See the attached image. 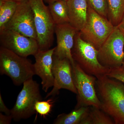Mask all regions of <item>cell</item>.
Here are the masks:
<instances>
[{"instance_id": "obj_1", "label": "cell", "mask_w": 124, "mask_h": 124, "mask_svg": "<svg viewBox=\"0 0 124 124\" xmlns=\"http://www.w3.org/2000/svg\"><path fill=\"white\" fill-rule=\"evenodd\" d=\"M96 91L101 109L114 120L115 124H124V84L107 75L97 78Z\"/></svg>"}, {"instance_id": "obj_2", "label": "cell", "mask_w": 124, "mask_h": 124, "mask_svg": "<svg viewBox=\"0 0 124 124\" xmlns=\"http://www.w3.org/2000/svg\"><path fill=\"white\" fill-rule=\"evenodd\" d=\"M0 74L8 76L14 84L17 86L23 84L35 75L33 64L30 60L1 46Z\"/></svg>"}, {"instance_id": "obj_3", "label": "cell", "mask_w": 124, "mask_h": 124, "mask_svg": "<svg viewBox=\"0 0 124 124\" xmlns=\"http://www.w3.org/2000/svg\"><path fill=\"white\" fill-rule=\"evenodd\" d=\"M72 54L75 62L83 70L95 77L107 75L110 70L99 62L98 50L82 39L79 31H78L74 37Z\"/></svg>"}, {"instance_id": "obj_4", "label": "cell", "mask_w": 124, "mask_h": 124, "mask_svg": "<svg viewBox=\"0 0 124 124\" xmlns=\"http://www.w3.org/2000/svg\"><path fill=\"white\" fill-rule=\"evenodd\" d=\"M34 15V23L40 50L50 49L53 43L55 24L44 0H29Z\"/></svg>"}, {"instance_id": "obj_5", "label": "cell", "mask_w": 124, "mask_h": 124, "mask_svg": "<svg viewBox=\"0 0 124 124\" xmlns=\"http://www.w3.org/2000/svg\"><path fill=\"white\" fill-rule=\"evenodd\" d=\"M72 66L73 82L77 93L75 108L93 106L101 108L95 87L97 77L86 73L76 62Z\"/></svg>"}, {"instance_id": "obj_6", "label": "cell", "mask_w": 124, "mask_h": 124, "mask_svg": "<svg viewBox=\"0 0 124 124\" xmlns=\"http://www.w3.org/2000/svg\"><path fill=\"white\" fill-rule=\"evenodd\" d=\"M115 27L108 19L100 15L88 6L86 23L79 31L81 37L99 50Z\"/></svg>"}, {"instance_id": "obj_7", "label": "cell", "mask_w": 124, "mask_h": 124, "mask_svg": "<svg viewBox=\"0 0 124 124\" xmlns=\"http://www.w3.org/2000/svg\"><path fill=\"white\" fill-rule=\"evenodd\" d=\"M23 84L14 106L11 109V115L16 122L27 119L33 116L36 112L34 109L36 102L42 100L39 85L32 78Z\"/></svg>"}, {"instance_id": "obj_8", "label": "cell", "mask_w": 124, "mask_h": 124, "mask_svg": "<svg viewBox=\"0 0 124 124\" xmlns=\"http://www.w3.org/2000/svg\"><path fill=\"white\" fill-rule=\"evenodd\" d=\"M98 57L101 64L108 69L122 66L124 59V35L117 26L98 50Z\"/></svg>"}, {"instance_id": "obj_9", "label": "cell", "mask_w": 124, "mask_h": 124, "mask_svg": "<svg viewBox=\"0 0 124 124\" xmlns=\"http://www.w3.org/2000/svg\"><path fill=\"white\" fill-rule=\"evenodd\" d=\"M0 42L1 46L24 57L34 55L39 50L36 40L10 29L0 31Z\"/></svg>"}, {"instance_id": "obj_10", "label": "cell", "mask_w": 124, "mask_h": 124, "mask_svg": "<svg viewBox=\"0 0 124 124\" xmlns=\"http://www.w3.org/2000/svg\"><path fill=\"white\" fill-rule=\"evenodd\" d=\"M53 73L54 81L52 90L47 94L46 98L55 97L61 89H65L77 94L72 75V66L67 59H60L53 55Z\"/></svg>"}, {"instance_id": "obj_11", "label": "cell", "mask_w": 124, "mask_h": 124, "mask_svg": "<svg viewBox=\"0 0 124 124\" xmlns=\"http://www.w3.org/2000/svg\"><path fill=\"white\" fill-rule=\"evenodd\" d=\"M5 29L13 30L26 36L37 39L33 11L29 1L19 3L14 14Z\"/></svg>"}, {"instance_id": "obj_12", "label": "cell", "mask_w": 124, "mask_h": 124, "mask_svg": "<svg viewBox=\"0 0 124 124\" xmlns=\"http://www.w3.org/2000/svg\"><path fill=\"white\" fill-rule=\"evenodd\" d=\"M77 31L70 23L55 25L57 45L54 55L60 59H69L72 66L75 63L72 57V50L74 45V37Z\"/></svg>"}, {"instance_id": "obj_13", "label": "cell", "mask_w": 124, "mask_h": 124, "mask_svg": "<svg viewBox=\"0 0 124 124\" xmlns=\"http://www.w3.org/2000/svg\"><path fill=\"white\" fill-rule=\"evenodd\" d=\"M55 48L54 47L47 50H39L34 55L35 59V62L33 64L35 75L41 79L42 89L45 93L54 85L53 66Z\"/></svg>"}, {"instance_id": "obj_14", "label": "cell", "mask_w": 124, "mask_h": 124, "mask_svg": "<svg viewBox=\"0 0 124 124\" xmlns=\"http://www.w3.org/2000/svg\"><path fill=\"white\" fill-rule=\"evenodd\" d=\"M70 23L78 31L84 27L86 21L88 6L86 0H68Z\"/></svg>"}, {"instance_id": "obj_15", "label": "cell", "mask_w": 124, "mask_h": 124, "mask_svg": "<svg viewBox=\"0 0 124 124\" xmlns=\"http://www.w3.org/2000/svg\"><path fill=\"white\" fill-rule=\"evenodd\" d=\"M48 7L55 25L70 23L67 1H55L49 4Z\"/></svg>"}, {"instance_id": "obj_16", "label": "cell", "mask_w": 124, "mask_h": 124, "mask_svg": "<svg viewBox=\"0 0 124 124\" xmlns=\"http://www.w3.org/2000/svg\"><path fill=\"white\" fill-rule=\"evenodd\" d=\"M90 107H82L75 108L70 113H62L58 116L54 124H80L87 115Z\"/></svg>"}, {"instance_id": "obj_17", "label": "cell", "mask_w": 124, "mask_h": 124, "mask_svg": "<svg viewBox=\"0 0 124 124\" xmlns=\"http://www.w3.org/2000/svg\"><path fill=\"white\" fill-rule=\"evenodd\" d=\"M80 124H115L113 119L101 108L90 106Z\"/></svg>"}, {"instance_id": "obj_18", "label": "cell", "mask_w": 124, "mask_h": 124, "mask_svg": "<svg viewBox=\"0 0 124 124\" xmlns=\"http://www.w3.org/2000/svg\"><path fill=\"white\" fill-rule=\"evenodd\" d=\"M108 19L114 26L119 23L124 14V0H107Z\"/></svg>"}, {"instance_id": "obj_19", "label": "cell", "mask_w": 124, "mask_h": 124, "mask_svg": "<svg viewBox=\"0 0 124 124\" xmlns=\"http://www.w3.org/2000/svg\"><path fill=\"white\" fill-rule=\"evenodd\" d=\"M18 4L12 1L0 0V31L5 29L13 16Z\"/></svg>"}, {"instance_id": "obj_20", "label": "cell", "mask_w": 124, "mask_h": 124, "mask_svg": "<svg viewBox=\"0 0 124 124\" xmlns=\"http://www.w3.org/2000/svg\"><path fill=\"white\" fill-rule=\"evenodd\" d=\"M88 6L95 12L108 19V7L107 0H86Z\"/></svg>"}, {"instance_id": "obj_21", "label": "cell", "mask_w": 124, "mask_h": 124, "mask_svg": "<svg viewBox=\"0 0 124 124\" xmlns=\"http://www.w3.org/2000/svg\"><path fill=\"white\" fill-rule=\"evenodd\" d=\"M54 103V100L52 99L45 101L39 100L36 102L34 109L36 112L45 117L51 112Z\"/></svg>"}, {"instance_id": "obj_22", "label": "cell", "mask_w": 124, "mask_h": 124, "mask_svg": "<svg viewBox=\"0 0 124 124\" xmlns=\"http://www.w3.org/2000/svg\"><path fill=\"white\" fill-rule=\"evenodd\" d=\"M107 75L120 81L124 84V69L122 66L110 69Z\"/></svg>"}, {"instance_id": "obj_23", "label": "cell", "mask_w": 124, "mask_h": 124, "mask_svg": "<svg viewBox=\"0 0 124 124\" xmlns=\"http://www.w3.org/2000/svg\"><path fill=\"white\" fill-rule=\"evenodd\" d=\"M0 112L4 113L5 115H11V110L9 109L6 106L1 93H0Z\"/></svg>"}, {"instance_id": "obj_24", "label": "cell", "mask_w": 124, "mask_h": 124, "mask_svg": "<svg viewBox=\"0 0 124 124\" xmlns=\"http://www.w3.org/2000/svg\"><path fill=\"white\" fill-rule=\"evenodd\" d=\"M13 119L11 115H8L0 112V124H10Z\"/></svg>"}, {"instance_id": "obj_25", "label": "cell", "mask_w": 124, "mask_h": 124, "mask_svg": "<svg viewBox=\"0 0 124 124\" xmlns=\"http://www.w3.org/2000/svg\"><path fill=\"white\" fill-rule=\"evenodd\" d=\"M117 26L121 32L124 35V14L121 21Z\"/></svg>"}, {"instance_id": "obj_26", "label": "cell", "mask_w": 124, "mask_h": 124, "mask_svg": "<svg viewBox=\"0 0 124 124\" xmlns=\"http://www.w3.org/2000/svg\"><path fill=\"white\" fill-rule=\"evenodd\" d=\"M0 0L12 1H15L18 3H23V2H26L29 1V0Z\"/></svg>"}, {"instance_id": "obj_27", "label": "cell", "mask_w": 124, "mask_h": 124, "mask_svg": "<svg viewBox=\"0 0 124 124\" xmlns=\"http://www.w3.org/2000/svg\"><path fill=\"white\" fill-rule=\"evenodd\" d=\"M45 0V1H46L48 4H50V3H52V2H55V1H57L65 0L66 1H67L68 0Z\"/></svg>"}, {"instance_id": "obj_28", "label": "cell", "mask_w": 124, "mask_h": 124, "mask_svg": "<svg viewBox=\"0 0 124 124\" xmlns=\"http://www.w3.org/2000/svg\"><path fill=\"white\" fill-rule=\"evenodd\" d=\"M122 67L124 69V61H123V63H122Z\"/></svg>"}]
</instances>
